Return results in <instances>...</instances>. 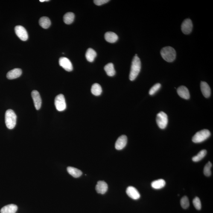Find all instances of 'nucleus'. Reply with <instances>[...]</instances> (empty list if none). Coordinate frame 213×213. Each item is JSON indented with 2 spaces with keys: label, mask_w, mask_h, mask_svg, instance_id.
Instances as JSON below:
<instances>
[{
  "label": "nucleus",
  "mask_w": 213,
  "mask_h": 213,
  "mask_svg": "<svg viewBox=\"0 0 213 213\" xmlns=\"http://www.w3.org/2000/svg\"><path fill=\"white\" fill-rule=\"evenodd\" d=\"M141 69L140 59L136 55L132 60L129 78L132 81L137 78Z\"/></svg>",
  "instance_id": "1"
},
{
  "label": "nucleus",
  "mask_w": 213,
  "mask_h": 213,
  "mask_svg": "<svg viewBox=\"0 0 213 213\" xmlns=\"http://www.w3.org/2000/svg\"><path fill=\"white\" fill-rule=\"evenodd\" d=\"M161 55L164 60L168 62H172L176 57V52L172 47L167 46L163 48Z\"/></svg>",
  "instance_id": "2"
},
{
  "label": "nucleus",
  "mask_w": 213,
  "mask_h": 213,
  "mask_svg": "<svg viewBox=\"0 0 213 213\" xmlns=\"http://www.w3.org/2000/svg\"><path fill=\"white\" fill-rule=\"evenodd\" d=\"M5 121L6 126L8 128L13 129L16 126L17 116L15 112L12 109H8L6 111Z\"/></svg>",
  "instance_id": "3"
},
{
  "label": "nucleus",
  "mask_w": 213,
  "mask_h": 213,
  "mask_svg": "<svg viewBox=\"0 0 213 213\" xmlns=\"http://www.w3.org/2000/svg\"><path fill=\"white\" fill-rule=\"evenodd\" d=\"M210 132L209 130H205L197 132L193 137L192 141L195 143H200L206 140L210 136Z\"/></svg>",
  "instance_id": "4"
},
{
  "label": "nucleus",
  "mask_w": 213,
  "mask_h": 213,
  "mask_svg": "<svg viewBox=\"0 0 213 213\" xmlns=\"http://www.w3.org/2000/svg\"><path fill=\"white\" fill-rule=\"evenodd\" d=\"M168 117L165 112H159L157 115L156 122L160 128H165L168 124Z\"/></svg>",
  "instance_id": "5"
},
{
  "label": "nucleus",
  "mask_w": 213,
  "mask_h": 213,
  "mask_svg": "<svg viewBox=\"0 0 213 213\" xmlns=\"http://www.w3.org/2000/svg\"><path fill=\"white\" fill-rule=\"evenodd\" d=\"M55 105L56 109L59 112H62L66 109V103L63 94H59L56 97L55 100Z\"/></svg>",
  "instance_id": "6"
},
{
  "label": "nucleus",
  "mask_w": 213,
  "mask_h": 213,
  "mask_svg": "<svg viewBox=\"0 0 213 213\" xmlns=\"http://www.w3.org/2000/svg\"><path fill=\"white\" fill-rule=\"evenodd\" d=\"M15 31L17 36L22 41H26L28 39V33L26 30L22 26H16L15 28Z\"/></svg>",
  "instance_id": "7"
},
{
  "label": "nucleus",
  "mask_w": 213,
  "mask_h": 213,
  "mask_svg": "<svg viewBox=\"0 0 213 213\" xmlns=\"http://www.w3.org/2000/svg\"><path fill=\"white\" fill-rule=\"evenodd\" d=\"M59 64L64 69L68 71H72L73 66L70 61L66 57L60 58L59 60Z\"/></svg>",
  "instance_id": "8"
},
{
  "label": "nucleus",
  "mask_w": 213,
  "mask_h": 213,
  "mask_svg": "<svg viewBox=\"0 0 213 213\" xmlns=\"http://www.w3.org/2000/svg\"><path fill=\"white\" fill-rule=\"evenodd\" d=\"M193 23L191 20L189 19H185L181 25V29L184 34H188L192 31Z\"/></svg>",
  "instance_id": "9"
},
{
  "label": "nucleus",
  "mask_w": 213,
  "mask_h": 213,
  "mask_svg": "<svg viewBox=\"0 0 213 213\" xmlns=\"http://www.w3.org/2000/svg\"><path fill=\"white\" fill-rule=\"evenodd\" d=\"M32 98L34 101L35 107L36 110H39L42 106V99L38 91L34 90L31 93Z\"/></svg>",
  "instance_id": "10"
},
{
  "label": "nucleus",
  "mask_w": 213,
  "mask_h": 213,
  "mask_svg": "<svg viewBox=\"0 0 213 213\" xmlns=\"http://www.w3.org/2000/svg\"><path fill=\"white\" fill-rule=\"evenodd\" d=\"M127 137L125 135H121L117 140L115 143V148L117 150H121L126 147L127 143Z\"/></svg>",
  "instance_id": "11"
},
{
  "label": "nucleus",
  "mask_w": 213,
  "mask_h": 213,
  "mask_svg": "<svg viewBox=\"0 0 213 213\" xmlns=\"http://www.w3.org/2000/svg\"><path fill=\"white\" fill-rule=\"evenodd\" d=\"M126 194L129 197L134 200H137L140 197V194L138 190L133 186H129L126 189Z\"/></svg>",
  "instance_id": "12"
},
{
  "label": "nucleus",
  "mask_w": 213,
  "mask_h": 213,
  "mask_svg": "<svg viewBox=\"0 0 213 213\" xmlns=\"http://www.w3.org/2000/svg\"><path fill=\"white\" fill-rule=\"evenodd\" d=\"M108 185L103 181H98L96 187V190L98 194H104L107 191Z\"/></svg>",
  "instance_id": "13"
},
{
  "label": "nucleus",
  "mask_w": 213,
  "mask_h": 213,
  "mask_svg": "<svg viewBox=\"0 0 213 213\" xmlns=\"http://www.w3.org/2000/svg\"><path fill=\"white\" fill-rule=\"evenodd\" d=\"M22 70L19 68H15L8 72L7 77L9 80H13L18 78L22 74Z\"/></svg>",
  "instance_id": "14"
},
{
  "label": "nucleus",
  "mask_w": 213,
  "mask_h": 213,
  "mask_svg": "<svg viewBox=\"0 0 213 213\" xmlns=\"http://www.w3.org/2000/svg\"><path fill=\"white\" fill-rule=\"evenodd\" d=\"M177 93L179 96L184 99L188 100L190 98V94L188 88L185 86H179L177 89Z\"/></svg>",
  "instance_id": "15"
},
{
  "label": "nucleus",
  "mask_w": 213,
  "mask_h": 213,
  "mask_svg": "<svg viewBox=\"0 0 213 213\" xmlns=\"http://www.w3.org/2000/svg\"><path fill=\"white\" fill-rule=\"evenodd\" d=\"M200 89L202 94L205 98H209L211 94V89L207 83L204 81L201 82Z\"/></svg>",
  "instance_id": "16"
},
{
  "label": "nucleus",
  "mask_w": 213,
  "mask_h": 213,
  "mask_svg": "<svg viewBox=\"0 0 213 213\" xmlns=\"http://www.w3.org/2000/svg\"><path fill=\"white\" fill-rule=\"evenodd\" d=\"M18 209L16 205L10 204L6 205L1 208L0 212L1 213H16Z\"/></svg>",
  "instance_id": "17"
},
{
  "label": "nucleus",
  "mask_w": 213,
  "mask_h": 213,
  "mask_svg": "<svg viewBox=\"0 0 213 213\" xmlns=\"http://www.w3.org/2000/svg\"><path fill=\"white\" fill-rule=\"evenodd\" d=\"M105 39L107 42L113 43L118 40V36L113 32H108L105 34Z\"/></svg>",
  "instance_id": "18"
},
{
  "label": "nucleus",
  "mask_w": 213,
  "mask_h": 213,
  "mask_svg": "<svg viewBox=\"0 0 213 213\" xmlns=\"http://www.w3.org/2000/svg\"><path fill=\"white\" fill-rule=\"evenodd\" d=\"M97 56V53L95 50L92 48H89L86 51L85 57L86 60L89 62H93Z\"/></svg>",
  "instance_id": "19"
},
{
  "label": "nucleus",
  "mask_w": 213,
  "mask_h": 213,
  "mask_svg": "<svg viewBox=\"0 0 213 213\" xmlns=\"http://www.w3.org/2000/svg\"><path fill=\"white\" fill-rule=\"evenodd\" d=\"M67 171L74 178H78L81 176L82 172L80 170L74 167H68L67 168Z\"/></svg>",
  "instance_id": "20"
},
{
  "label": "nucleus",
  "mask_w": 213,
  "mask_h": 213,
  "mask_svg": "<svg viewBox=\"0 0 213 213\" xmlns=\"http://www.w3.org/2000/svg\"><path fill=\"white\" fill-rule=\"evenodd\" d=\"M166 184L165 181L163 179H159L152 182V188L154 189L159 190L163 188Z\"/></svg>",
  "instance_id": "21"
},
{
  "label": "nucleus",
  "mask_w": 213,
  "mask_h": 213,
  "mask_svg": "<svg viewBox=\"0 0 213 213\" xmlns=\"http://www.w3.org/2000/svg\"><path fill=\"white\" fill-rule=\"evenodd\" d=\"M104 70L109 76L112 77L115 75L116 71L113 64L109 63L106 65L104 67Z\"/></svg>",
  "instance_id": "22"
},
{
  "label": "nucleus",
  "mask_w": 213,
  "mask_h": 213,
  "mask_svg": "<svg viewBox=\"0 0 213 213\" xmlns=\"http://www.w3.org/2000/svg\"><path fill=\"white\" fill-rule=\"evenodd\" d=\"M39 24L43 28L47 29L49 28L51 22L50 19L47 17H43L39 20Z\"/></svg>",
  "instance_id": "23"
},
{
  "label": "nucleus",
  "mask_w": 213,
  "mask_h": 213,
  "mask_svg": "<svg viewBox=\"0 0 213 213\" xmlns=\"http://www.w3.org/2000/svg\"><path fill=\"white\" fill-rule=\"evenodd\" d=\"M75 15L72 13H68L64 15L63 19L64 22L68 25L72 23L74 21Z\"/></svg>",
  "instance_id": "24"
},
{
  "label": "nucleus",
  "mask_w": 213,
  "mask_h": 213,
  "mask_svg": "<svg viewBox=\"0 0 213 213\" xmlns=\"http://www.w3.org/2000/svg\"><path fill=\"white\" fill-rule=\"evenodd\" d=\"M91 92L94 95L98 96L101 94L102 88L101 86L98 83H94L91 88Z\"/></svg>",
  "instance_id": "25"
},
{
  "label": "nucleus",
  "mask_w": 213,
  "mask_h": 213,
  "mask_svg": "<svg viewBox=\"0 0 213 213\" xmlns=\"http://www.w3.org/2000/svg\"><path fill=\"white\" fill-rule=\"evenodd\" d=\"M207 153L206 150H201L197 155L195 156L192 158V160L194 162H198L202 160L205 157Z\"/></svg>",
  "instance_id": "26"
},
{
  "label": "nucleus",
  "mask_w": 213,
  "mask_h": 213,
  "mask_svg": "<svg viewBox=\"0 0 213 213\" xmlns=\"http://www.w3.org/2000/svg\"><path fill=\"white\" fill-rule=\"evenodd\" d=\"M180 204L182 208L184 209H187L189 207V200L188 197L187 196H184L181 199Z\"/></svg>",
  "instance_id": "27"
},
{
  "label": "nucleus",
  "mask_w": 213,
  "mask_h": 213,
  "mask_svg": "<svg viewBox=\"0 0 213 213\" xmlns=\"http://www.w3.org/2000/svg\"><path fill=\"white\" fill-rule=\"evenodd\" d=\"M212 164L209 162L205 166L204 169V174L206 176H210L211 174V169L212 167Z\"/></svg>",
  "instance_id": "28"
},
{
  "label": "nucleus",
  "mask_w": 213,
  "mask_h": 213,
  "mask_svg": "<svg viewBox=\"0 0 213 213\" xmlns=\"http://www.w3.org/2000/svg\"><path fill=\"white\" fill-rule=\"evenodd\" d=\"M161 85L160 83H156L153 85L150 90L149 94L150 95L154 94L159 90L160 89Z\"/></svg>",
  "instance_id": "29"
},
{
  "label": "nucleus",
  "mask_w": 213,
  "mask_h": 213,
  "mask_svg": "<svg viewBox=\"0 0 213 213\" xmlns=\"http://www.w3.org/2000/svg\"><path fill=\"white\" fill-rule=\"evenodd\" d=\"M193 204L197 210H200L201 208V203L200 199L199 197L195 198L193 201Z\"/></svg>",
  "instance_id": "30"
},
{
  "label": "nucleus",
  "mask_w": 213,
  "mask_h": 213,
  "mask_svg": "<svg viewBox=\"0 0 213 213\" xmlns=\"http://www.w3.org/2000/svg\"><path fill=\"white\" fill-rule=\"evenodd\" d=\"M109 0H94V2L96 5L100 6L109 2Z\"/></svg>",
  "instance_id": "31"
},
{
  "label": "nucleus",
  "mask_w": 213,
  "mask_h": 213,
  "mask_svg": "<svg viewBox=\"0 0 213 213\" xmlns=\"http://www.w3.org/2000/svg\"><path fill=\"white\" fill-rule=\"evenodd\" d=\"M49 1V0H40L39 1H40V2H45V1Z\"/></svg>",
  "instance_id": "32"
}]
</instances>
